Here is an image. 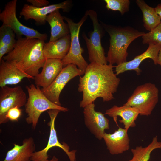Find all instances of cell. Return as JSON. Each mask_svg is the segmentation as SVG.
I'll return each instance as SVG.
<instances>
[{
	"label": "cell",
	"mask_w": 161,
	"mask_h": 161,
	"mask_svg": "<svg viewBox=\"0 0 161 161\" xmlns=\"http://www.w3.org/2000/svg\"><path fill=\"white\" fill-rule=\"evenodd\" d=\"M112 65L100 64L95 63L89 64L84 75L80 76L78 90L83 93L80 106L84 108L94 103L98 97L103 102L114 99L120 79L113 70Z\"/></svg>",
	"instance_id": "cell-1"
},
{
	"label": "cell",
	"mask_w": 161,
	"mask_h": 161,
	"mask_svg": "<svg viewBox=\"0 0 161 161\" xmlns=\"http://www.w3.org/2000/svg\"><path fill=\"white\" fill-rule=\"evenodd\" d=\"M45 43L37 38H17L13 49L2 59L34 78L46 60L43 52Z\"/></svg>",
	"instance_id": "cell-2"
},
{
	"label": "cell",
	"mask_w": 161,
	"mask_h": 161,
	"mask_svg": "<svg viewBox=\"0 0 161 161\" xmlns=\"http://www.w3.org/2000/svg\"><path fill=\"white\" fill-rule=\"evenodd\" d=\"M110 37V45L106 57L107 62L119 65L127 61L128 47L137 38L145 34L131 27L120 28L100 23Z\"/></svg>",
	"instance_id": "cell-3"
},
{
	"label": "cell",
	"mask_w": 161,
	"mask_h": 161,
	"mask_svg": "<svg viewBox=\"0 0 161 161\" xmlns=\"http://www.w3.org/2000/svg\"><path fill=\"white\" fill-rule=\"evenodd\" d=\"M28 97L25 105L27 114L25 120L35 129L41 114L50 109H55L66 112L68 108L58 105L49 100L44 94L40 87L32 84L26 86Z\"/></svg>",
	"instance_id": "cell-4"
},
{
	"label": "cell",
	"mask_w": 161,
	"mask_h": 161,
	"mask_svg": "<svg viewBox=\"0 0 161 161\" xmlns=\"http://www.w3.org/2000/svg\"><path fill=\"white\" fill-rule=\"evenodd\" d=\"M159 90L154 84L147 83L137 86L124 105L137 109L140 115H150L157 103Z\"/></svg>",
	"instance_id": "cell-5"
},
{
	"label": "cell",
	"mask_w": 161,
	"mask_h": 161,
	"mask_svg": "<svg viewBox=\"0 0 161 161\" xmlns=\"http://www.w3.org/2000/svg\"><path fill=\"white\" fill-rule=\"evenodd\" d=\"M86 12L91 20L93 28V30L89 34V38L84 32L82 34L88 50V60L90 63L107 64L106 57L101 43V39L104 35V29L99 22L95 11L89 10Z\"/></svg>",
	"instance_id": "cell-6"
},
{
	"label": "cell",
	"mask_w": 161,
	"mask_h": 161,
	"mask_svg": "<svg viewBox=\"0 0 161 161\" xmlns=\"http://www.w3.org/2000/svg\"><path fill=\"white\" fill-rule=\"evenodd\" d=\"M88 16L86 12L80 21L75 22L72 19L63 16L69 25L71 36V44L69 52L61 60L64 67L70 64L78 66V68L85 72L89 65L82 56L83 49L80 46L79 41V34L81 27Z\"/></svg>",
	"instance_id": "cell-7"
},
{
	"label": "cell",
	"mask_w": 161,
	"mask_h": 161,
	"mask_svg": "<svg viewBox=\"0 0 161 161\" xmlns=\"http://www.w3.org/2000/svg\"><path fill=\"white\" fill-rule=\"evenodd\" d=\"M17 0H12L6 4L4 10L0 13V20L10 27L14 32L17 38L24 36L27 38H37L44 41L47 40V35L41 33L37 30L22 24L16 14Z\"/></svg>",
	"instance_id": "cell-8"
},
{
	"label": "cell",
	"mask_w": 161,
	"mask_h": 161,
	"mask_svg": "<svg viewBox=\"0 0 161 161\" xmlns=\"http://www.w3.org/2000/svg\"><path fill=\"white\" fill-rule=\"evenodd\" d=\"M50 118V121L48 123L50 127V134L48 141L46 147L41 150L35 152L31 158L32 161H47L48 156L47 153L52 148L58 147L62 149L67 154L70 161H75V150L69 151V146L65 143H61L58 140L56 131L55 128V121L60 111L50 109L47 111Z\"/></svg>",
	"instance_id": "cell-9"
},
{
	"label": "cell",
	"mask_w": 161,
	"mask_h": 161,
	"mask_svg": "<svg viewBox=\"0 0 161 161\" xmlns=\"http://www.w3.org/2000/svg\"><path fill=\"white\" fill-rule=\"evenodd\" d=\"M27 96L20 86L10 87L7 86L0 89V124H5L9 120L7 118L8 111L15 107L19 108L25 106Z\"/></svg>",
	"instance_id": "cell-10"
},
{
	"label": "cell",
	"mask_w": 161,
	"mask_h": 161,
	"mask_svg": "<svg viewBox=\"0 0 161 161\" xmlns=\"http://www.w3.org/2000/svg\"><path fill=\"white\" fill-rule=\"evenodd\" d=\"M84 72L73 64L64 67L53 82L46 89H41L45 96L55 104L61 106L59 101L60 93L66 84L71 80L78 76H81Z\"/></svg>",
	"instance_id": "cell-11"
},
{
	"label": "cell",
	"mask_w": 161,
	"mask_h": 161,
	"mask_svg": "<svg viewBox=\"0 0 161 161\" xmlns=\"http://www.w3.org/2000/svg\"><path fill=\"white\" fill-rule=\"evenodd\" d=\"M72 5L71 0H67L61 2L52 4L41 8H37L31 5L24 4L20 13L26 20H34L37 24L43 25L45 23L47 16L52 12L61 9L64 12L69 11Z\"/></svg>",
	"instance_id": "cell-12"
},
{
	"label": "cell",
	"mask_w": 161,
	"mask_h": 161,
	"mask_svg": "<svg viewBox=\"0 0 161 161\" xmlns=\"http://www.w3.org/2000/svg\"><path fill=\"white\" fill-rule=\"evenodd\" d=\"M94 103L83 108L85 124L91 133L99 140L103 139L106 129H109V120L102 112L95 110Z\"/></svg>",
	"instance_id": "cell-13"
},
{
	"label": "cell",
	"mask_w": 161,
	"mask_h": 161,
	"mask_svg": "<svg viewBox=\"0 0 161 161\" xmlns=\"http://www.w3.org/2000/svg\"><path fill=\"white\" fill-rule=\"evenodd\" d=\"M161 45L149 44L147 49L141 54L136 56L133 60L123 62L115 67L116 74L118 75L126 71L133 70L138 75L142 71L139 68L141 63L145 59L149 58L153 61L154 64H157L159 52Z\"/></svg>",
	"instance_id": "cell-14"
},
{
	"label": "cell",
	"mask_w": 161,
	"mask_h": 161,
	"mask_svg": "<svg viewBox=\"0 0 161 161\" xmlns=\"http://www.w3.org/2000/svg\"><path fill=\"white\" fill-rule=\"evenodd\" d=\"M61 60L46 59L42 69L34 78L36 86L46 89L53 82L63 68Z\"/></svg>",
	"instance_id": "cell-15"
},
{
	"label": "cell",
	"mask_w": 161,
	"mask_h": 161,
	"mask_svg": "<svg viewBox=\"0 0 161 161\" xmlns=\"http://www.w3.org/2000/svg\"><path fill=\"white\" fill-rule=\"evenodd\" d=\"M125 129L119 127L112 134L105 133L103 139L107 149L112 155L122 154L130 148V139Z\"/></svg>",
	"instance_id": "cell-16"
},
{
	"label": "cell",
	"mask_w": 161,
	"mask_h": 161,
	"mask_svg": "<svg viewBox=\"0 0 161 161\" xmlns=\"http://www.w3.org/2000/svg\"><path fill=\"white\" fill-rule=\"evenodd\" d=\"M104 114L112 117L117 126V117H120L122 119L119 121L123 124L124 129L128 131L129 128L136 126L135 121L140 112L139 110L135 107L123 105L121 106L114 105L107 109Z\"/></svg>",
	"instance_id": "cell-17"
},
{
	"label": "cell",
	"mask_w": 161,
	"mask_h": 161,
	"mask_svg": "<svg viewBox=\"0 0 161 161\" xmlns=\"http://www.w3.org/2000/svg\"><path fill=\"white\" fill-rule=\"evenodd\" d=\"M0 87L16 85L25 78L34 79L14 65L2 59L0 61Z\"/></svg>",
	"instance_id": "cell-18"
},
{
	"label": "cell",
	"mask_w": 161,
	"mask_h": 161,
	"mask_svg": "<svg viewBox=\"0 0 161 161\" xmlns=\"http://www.w3.org/2000/svg\"><path fill=\"white\" fill-rule=\"evenodd\" d=\"M71 44L70 34L55 41L45 43L43 52L45 58L63 59L69 50Z\"/></svg>",
	"instance_id": "cell-19"
},
{
	"label": "cell",
	"mask_w": 161,
	"mask_h": 161,
	"mask_svg": "<svg viewBox=\"0 0 161 161\" xmlns=\"http://www.w3.org/2000/svg\"><path fill=\"white\" fill-rule=\"evenodd\" d=\"M35 148L32 137L25 138L22 145L14 144L13 147L7 151L3 161H30Z\"/></svg>",
	"instance_id": "cell-20"
},
{
	"label": "cell",
	"mask_w": 161,
	"mask_h": 161,
	"mask_svg": "<svg viewBox=\"0 0 161 161\" xmlns=\"http://www.w3.org/2000/svg\"><path fill=\"white\" fill-rule=\"evenodd\" d=\"M64 20L59 10L55 11L47 16L46 21L49 24L51 28L49 41H55L70 34L69 25Z\"/></svg>",
	"instance_id": "cell-21"
},
{
	"label": "cell",
	"mask_w": 161,
	"mask_h": 161,
	"mask_svg": "<svg viewBox=\"0 0 161 161\" xmlns=\"http://www.w3.org/2000/svg\"><path fill=\"white\" fill-rule=\"evenodd\" d=\"M136 2L142 12L144 26L146 30L150 31L161 23V19L155 8L150 7L143 0H137Z\"/></svg>",
	"instance_id": "cell-22"
},
{
	"label": "cell",
	"mask_w": 161,
	"mask_h": 161,
	"mask_svg": "<svg viewBox=\"0 0 161 161\" xmlns=\"http://www.w3.org/2000/svg\"><path fill=\"white\" fill-rule=\"evenodd\" d=\"M15 35L10 27L4 24L0 27V61L5 55L13 49L16 41Z\"/></svg>",
	"instance_id": "cell-23"
},
{
	"label": "cell",
	"mask_w": 161,
	"mask_h": 161,
	"mask_svg": "<svg viewBox=\"0 0 161 161\" xmlns=\"http://www.w3.org/2000/svg\"><path fill=\"white\" fill-rule=\"evenodd\" d=\"M157 149H161V142L158 141L157 137L156 136L147 146H137L132 149L133 157L128 161H148L151 152Z\"/></svg>",
	"instance_id": "cell-24"
},
{
	"label": "cell",
	"mask_w": 161,
	"mask_h": 161,
	"mask_svg": "<svg viewBox=\"0 0 161 161\" xmlns=\"http://www.w3.org/2000/svg\"><path fill=\"white\" fill-rule=\"evenodd\" d=\"M142 37L143 44L161 45V23L149 32L145 33Z\"/></svg>",
	"instance_id": "cell-25"
},
{
	"label": "cell",
	"mask_w": 161,
	"mask_h": 161,
	"mask_svg": "<svg viewBox=\"0 0 161 161\" xmlns=\"http://www.w3.org/2000/svg\"><path fill=\"white\" fill-rule=\"evenodd\" d=\"M108 10L119 11L123 15L129 11L130 2L129 0H105Z\"/></svg>",
	"instance_id": "cell-26"
},
{
	"label": "cell",
	"mask_w": 161,
	"mask_h": 161,
	"mask_svg": "<svg viewBox=\"0 0 161 161\" xmlns=\"http://www.w3.org/2000/svg\"><path fill=\"white\" fill-rule=\"evenodd\" d=\"M22 114L21 110L18 107H15L10 109L8 111L7 118L9 120L17 121Z\"/></svg>",
	"instance_id": "cell-27"
},
{
	"label": "cell",
	"mask_w": 161,
	"mask_h": 161,
	"mask_svg": "<svg viewBox=\"0 0 161 161\" xmlns=\"http://www.w3.org/2000/svg\"><path fill=\"white\" fill-rule=\"evenodd\" d=\"M27 1L31 4L33 6L41 8L47 6L49 2L46 0H27Z\"/></svg>",
	"instance_id": "cell-28"
},
{
	"label": "cell",
	"mask_w": 161,
	"mask_h": 161,
	"mask_svg": "<svg viewBox=\"0 0 161 161\" xmlns=\"http://www.w3.org/2000/svg\"><path fill=\"white\" fill-rule=\"evenodd\" d=\"M155 8L157 13L161 19V3L158 4Z\"/></svg>",
	"instance_id": "cell-29"
},
{
	"label": "cell",
	"mask_w": 161,
	"mask_h": 161,
	"mask_svg": "<svg viewBox=\"0 0 161 161\" xmlns=\"http://www.w3.org/2000/svg\"><path fill=\"white\" fill-rule=\"evenodd\" d=\"M157 64L161 66V47L158 54Z\"/></svg>",
	"instance_id": "cell-30"
},
{
	"label": "cell",
	"mask_w": 161,
	"mask_h": 161,
	"mask_svg": "<svg viewBox=\"0 0 161 161\" xmlns=\"http://www.w3.org/2000/svg\"><path fill=\"white\" fill-rule=\"evenodd\" d=\"M58 159L55 156H53L50 160H48L47 161H58Z\"/></svg>",
	"instance_id": "cell-31"
}]
</instances>
